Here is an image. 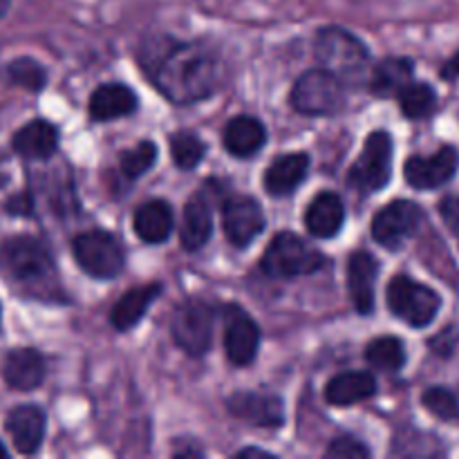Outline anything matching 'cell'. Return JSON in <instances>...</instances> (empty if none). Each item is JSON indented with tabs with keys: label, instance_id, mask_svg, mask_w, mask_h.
Here are the masks:
<instances>
[{
	"label": "cell",
	"instance_id": "5b68a950",
	"mask_svg": "<svg viewBox=\"0 0 459 459\" xmlns=\"http://www.w3.org/2000/svg\"><path fill=\"white\" fill-rule=\"evenodd\" d=\"M385 299H388L390 312L411 327L430 325L442 307V299L437 291L421 285L415 278L403 276V273L390 281Z\"/></svg>",
	"mask_w": 459,
	"mask_h": 459
},
{
	"label": "cell",
	"instance_id": "ba28073f",
	"mask_svg": "<svg viewBox=\"0 0 459 459\" xmlns=\"http://www.w3.org/2000/svg\"><path fill=\"white\" fill-rule=\"evenodd\" d=\"M72 254L88 276L99 281L117 278L126 267L124 251L115 236L106 231H85L72 240Z\"/></svg>",
	"mask_w": 459,
	"mask_h": 459
},
{
	"label": "cell",
	"instance_id": "6da1fadb",
	"mask_svg": "<svg viewBox=\"0 0 459 459\" xmlns=\"http://www.w3.org/2000/svg\"><path fill=\"white\" fill-rule=\"evenodd\" d=\"M139 63L152 85L178 106L211 97L220 88L224 74L213 49L164 34L143 40Z\"/></svg>",
	"mask_w": 459,
	"mask_h": 459
},
{
	"label": "cell",
	"instance_id": "d6a6232c",
	"mask_svg": "<svg viewBox=\"0 0 459 459\" xmlns=\"http://www.w3.org/2000/svg\"><path fill=\"white\" fill-rule=\"evenodd\" d=\"M421 402H424L426 411L433 412L437 420H444V421L459 420V399L455 397V393H451L448 388L433 385V388H429L424 394H421Z\"/></svg>",
	"mask_w": 459,
	"mask_h": 459
},
{
	"label": "cell",
	"instance_id": "484cf974",
	"mask_svg": "<svg viewBox=\"0 0 459 459\" xmlns=\"http://www.w3.org/2000/svg\"><path fill=\"white\" fill-rule=\"evenodd\" d=\"M160 294H161V285H157V282H152V285L134 287V290L126 291V294L117 300V305L110 312L112 325H115L119 332H126L130 330V327H134L143 316H146L148 307L155 303V299Z\"/></svg>",
	"mask_w": 459,
	"mask_h": 459
},
{
	"label": "cell",
	"instance_id": "7c38bea8",
	"mask_svg": "<svg viewBox=\"0 0 459 459\" xmlns=\"http://www.w3.org/2000/svg\"><path fill=\"white\" fill-rule=\"evenodd\" d=\"M459 155L453 146H444L433 157H411L403 166L406 182L417 191H433L451 182L457 173Z\"/></svg>",
	"mask_w": 459,
	"mask_h": 459
},
{
	"label": "cell",
	"instance_id": "8fae6325",
	"mask_svg": "<svg viewBox=\"0 0 459 459\" xmlns=\"http://www.w3.org/2000/svg\"><path fill=\"white\" fill-rule=\"evenodd\" d=\"M224 233L238 249L251 245L264 231V213L258 202L249 195H231L222 204Z\"/></svg>",
	"mask_w": 459,
	"mask_h": 459
},
{
	"label": "cell",
	"instance_id": "74e56055",
	"mask_svg": "<svg viewBox=\"0 0 459 459\" xmlns=\"http://www.w3.org/2000/svg\"><path fill=\"white\" fill-rule=\"evenodd\" d=\"M238 457H273L272 453L263 451V448H242L240 453H238Z\"/></svg>",
	"mask_w": 459,
	"mask_h": 459
},
{
	"label": "cell",
	"instance_id": "5bb4252c",
	"mask_svg": "<svg viewBox=\"0 0 459 459\" xmlns=\"http://www.w3.org/2000/svg\"><path fill=\"white\" fill-rule=\"evenodd\" d=\"M227 408L236 420L260 429H278L285 421V403L269 393H236L227 399Z\"/></svg>",
	"mask_w": 459,
	"mask_h": 459
},
{
	"label": "cell",
	"instance_id": "ffe728a7",
	"mask_svg": "<svg viewBox=\"0 0 459 459\" xmlns=\"http://www.w3.org/2000/svg\"><path fill=\"white\" fill-rule=\"evenodd\" d=\"M137 94L124 83L99 85L90 97V117L94 121H115L137 110Z\"/></svg>",
	"mask_w": 459,
	"mask_h": 459
},
{
	"label": "cell",
	"instance_id": "f1b7e54d",
	"mask_svg": "<svg viewBox=\"0 0 459 459\" xmlns=\"http://www.w3.org/2000/svg\"><path fill=\"white\" fill-rule=\"evenodd\" d=\"M397 97L402 112L408 119L429 117L435 110V106H437V94H435V90L429 83H412L411 81L406 88H402Z\"/></svg>",
	"mask_w": 459,
	"mask_h": 459
},
{
	"label": "cell",
	"instance_id": "ab89813d",
	"mask_svg": "<svg viewBox=\"0 0 459 459\" xmlns=\"http://www.w3.org/2000/svg\"><path fill=\"white\" fill-rule=\"evenodd\" d=\"M7 457V448L3 446V442H0V459H4Z\"/></svg>",
	"mask_w": 459,
	"mask_h": 459
},
{
	"label": "cell",
	"instance_id": "e0dca14e",
	"mask_svg": "<svg viewBox=\"0 0 459 459\" xmlns=\"http://www.w3.org/2000/svg\"><path fill=\"white\" fill-rule=\"evenodd\" d=\"M3 379L12 390L30 393L45 381V359L34 348H16L4 357Z\"/></svg>",
	"mask_w": 459,
	"mask_h": 459
},
{
	"label": "cell",
	"instance_id": "8d00e7d4",
	"mask_svg": "<svg viewBox=\"0 0 459 459\" xmlns=\"http://www.w3.org/2000/svg\"><path fill=\"white\" fill-rule=\"evenodd\" d=\"M442 76H444V79H448V81L459 79V52L455 54V56L448 58V61L444 63Z\"/></svg>",
	"mask_w": 459,
	"mask_h": 459
},
{
	"label": "cell",
	"instance_id": "d4e9b609",
	"mask_svg": "<svg viewBox=\"0 0 459 459\" xmlns=\"http://www.w3.org/2000/svg\"><path fill=\"white\" fill-rule=\"evenodd\" d=\"M58 148V130L43 119L30 121L13 134V151L27 160H49Z\"/></svg>",
	"mask_w": 459,
	"mask_h": 459
},
{
	"label": "cell",
	"instance_id": "7402d4cb",
	"mask_svg": "<svg viewBox=\"0 0 459 459\" xmlns=\"http://www.w3.org/2000/svg\"><path fill=\"white\" fill-rule=\"evenodd\" d=\"M133 227L134 233H137L143 242H148V245H161V242L169 240V236L173 233V209H170L169 202L164 200L146 202V204L139 206L137 213H134Z\"/></svg>",
	"mask_w": 459,
	"mask_h": 459
},
{
	"label": "cell",
	"instance_id": "ac0fdd59",
	"mask_svg": "<svg viewBox=\"0 0 459 459\" xmlns=\"http://www.w3.org/2000/svg\"><path fill=\"white\" fill-rule=\"evenodd\" d=\"M309 170V155L307 152H290L281 155L269 164L264 170V188L269 195L285 197L291 195L300 184L305 182Z\"/></svg>",
	"mask_w": 459,
	"mask_h": 459
},
{
	"label": "cell",
	"instance_id": "f546056e",
	"mask_svg": "<svg viewBox=\"0 0 459 459\" xmlns=\"http://www.w3.org/2000/svg\"><path fill=\"white\" fill-rule=\"evenodd\" d=\"M206 143L191 130H179L170 137V155L182 170H191L204 160Z\"/></svg>",
	"mask_w": 459,
	"mask_h": 459
},
{
	"label": "cell",
	"instance_id": "4fadbf2b",
	"mask_svg": "<svg viewBox=\"0 0 459 459\" xmlns=\"http://www.w3.org/2000/svg\"><path fill=\"white\" fill-rule=\"evenodd\" d=\"M227 330H224V350L233 366H249L260 348V330L254 318L238 305H227Z\"/></svg>",
	"mask_w": 459,
	"mask_h": 459
},
{
	"label": "cell",
	"instance_id": "7a4b0ae2",
	"mask_svg": "<svg viewBox=\"0 0 459 459\" xmlns=\"http://www.w3.org/2000/svg\"><path fill=\"white\" fill-rule=\"evenodd\" d=\"M318 63L343 85H361L370 81L372 58L361 39L343 27H323L314 43Z\"/></svg>",
	"mask_w": 459,
	"mask_h": 459
},
{
	"label": "cell",
	"instance_id": "277c9868",
	"mask_svg": "<svg viewBox=\"0 0 459 459\" xmlns=\"http://www.w3.org/2000/svg\"><path fill=\"white\" fill-rule=\"evenodd\" d=\"M323 264H325V258H323L321 251H316L307 240L291 231L273 236L263 260H260V267L267 276L285 278V281L316 273Z\"/></svg>",
	"mask_w": 459,
	"mask_h": 459
},
{
	"label": "cell",
	"instance_id": "d590c367",
	"mask_svg": "<svg viewBox=\"0 0 459 459\" xmlns=\"http://www.w3.org/2000/svg\"><path fill=\"white\" fill-rule=\"evenodd\" d=\"M31 209H34V202L30 193H21L7 202V211L12 215H31Z\"/></svg>",
	"mask_w": 459,
	"mask_h": 459
},
{
	"label": "cell",
	"instance_id": "cb8c5ba5",
	"mask_svg": "<svg viewBox=\"0 0 459 459\" xmlns=\"http://www.w3.org/2000/svg\"><path fill=\"white\" fill-rule=\"evenodd\" d=\"M267 143V130L255 117L240 115L231 119L224 128V148L233 157H254Z\"/></svg>",
	"mask_w": 459,
	"mask_h": 459
},
{
	"label": "cell",
	"instance_id": "e575fe53",
	"mask_svg": "<svg viewBox=\"0 0 459 459\" xmlns=\"http://www.w3.org/2000/svg\"><path fill=\"white\" fill-rule=\"evenodd\" d=\"M439 215H442L448 231H451L459 240V197L457 195L444 197V200L439 202Z\"/></svg>",
	"mask_w": 459,
	"mask_h": 459
},
{
	"label": "cell",
	"instance_id": "d6986e66",
	"mask_svg": "<svg viewBox=\"0 0 459 459\" xmlns=\"http://www.w3.org/2000/svg\"><path fill=\"white\" fill-rule=\"evenodd\" d=\"M213 233V215H211V202L206 193H195L184 204L182 227H179V240L186 251H197L209 242Z\"/></svg>",
	"mask_w": 459,
	"mask_h": 459
},
{
	"label": "cell",
	"instance_id": "836d02e7",
	"mask_svg": "<svg viewBox=\"0 0 459 459\" xmlns=\"http://www.w3.org/2000/svg\"><path fill=\"white\" fill-rule=\"evenodd\" d=\"M325 457L330 459H366L370 457V448L354 437H339L327 446Z\"/></svg>",
	"mask_w": 459,
	"mask_h": 459
},
{
	"label": "cell",
	"instance_id": "9c48e42d",
	"mask_svg": "<svg viewBox=\"0 0 459 459\" xmlns=\"http://www.w3.org/2000/svg\"><path fill=\"white\" fill-rule=\"evenodd\" d=\"M215 314L209 303L191 299L175 309L170 318V334L173 341L188 357H204L213 341Z\"/></svg>",
	"mask_w": 459,
	"mask_h": 459
},
{
	"label": "cell",
	"instance_id": "8992f818",
	"mask_svg": "<svg viewBox=\"0 0 459 459\" xmlns=\"http://www.w3.org/2000/svg\"><path fill=\"white\" fill-rule=\"evenodd\" d=\"M345 103L343 83L325 67L307 70L291 90V106L309 117L336 115Z\"/></svg>",
	"mask_w": 459,
	"mask_h": 459
},
{
	"label": "cell",
	"instance_id": "4316f807",
	"mask_svg": "<svg viewBox=\"0 0 459 459\" xmlns=\"http://www.w3.org/2000/svg\"><path fill=\"white\" fill-rule=\"evenodd\" d=\"M412 72H415V63L411 58L388 56L372 67L368 83H370L372 92L379 94V97H393V94H399L402 88L411 83Z\"/></svg>",
	"mask_w": 459,
	"mask_h": 459
},
{
	"label": "cell",
	"instance_id": "4dcf8cb0",
	"mask_svg": "<svg viewBox=\"0 0 459 459\" xmlns=\"http://www.w3.org/2000/svg\"><path fill=\"white\" fill-rule=\"evenodd\" d=\"M7 74L12 83L31 90V92H39L48 83V72H45V67L30 56L13 58L7 65Z\"/></svg>",
	"mask_w": 459,
	"mask_h": 459
},
{
	"label": "cell",
	"instance_id": "3957f363",
	"mask_svg": "<svg viewBox=\"0 0 459 459\" xmlns=\"http://www.w3.org/2000/svg\"><path fill=\"white\" fill-rule=\"evenodd\" d=\"M0 272L9 281L36 287L52 278L54 260L40 240L31 236H16L0 245Z\"/></svg>",
	"mask_w": 459,
	"mask_h": 459
},
{
	"label": "cell",
	"instance_id": "83f0119b",
	"mask_svg": "<svg viewBox=\"0 0 459 459\" xmlns=\"http://www.w3.org/2000/svg\"><path fill=\"white\" fill-rule=\"evenodd\" d=\"M366 361L370 363L375 370L381 372H397L402 370L406 363V348L394 336H381V339L372 341L366 348Z\"/></svg>",
	"mask_w": 459,
	"mask_h": 459
},
{
	"label": "cell",
	"instance_id": "44dd1931",
	"mask_svg": "<svg viewBox=\"0 0 459 459\" xmlns=\"http://www.w3.org/2000/svg\"><path fill=\"white\" fill-rule=\"evenodd\" d=\"M345 206L336 193H321L314 197L305 213V227L316 238H334L343 229Z\"/></svg>",
	"mask_w": 459,
	"mask_h": 459
},
{
	"label": "cell",
	"instance_id": "f35d334b",
	"mask_svg": "<svg viewBox=\"0 0 459 459\" xmlns=\"http://www.w3.org/2000/svg\"><path fill=\"white\" fill-rule=\"evenodd\" d=\"M9 9V0H0V16H4Z\"/></svg>",
	"mask_w": 459,
	"mask_h": 459
},
{
	"label": "cell",
	"instance_id": "9a60e30c",
	"mask_svg": "<svg viewBox=\"0 0 459 459\" xmlns=\"http://www.w3.org/2000/svg\"><path fill=\"white\" fill-rule=\"evenodd\" d=\"M379 276V263L368 251H357L348 260V290L354 309L363 316L375 309V287Z\"/></svg>",
	"mask_w": 459,
	"mask_h": 459
},
{
	"label": "cell",
	"instance_id": "30bf717a",
	"mask_svg": "<svg viewBox=\"0 0 459 459\" xmlns=\"http://www.w3.org/2000/svg\"><path fill=\"white\" fill-rule=\"evenodd\" d=\"M420 206L408 200H394L385 204L372 220V238L379 242L384 249H402L403 242L411 240L421 227Z\"/></svg>",
	"mask_w": 459,
	"mask_h": 459
},
{
	"label": "cell",
	"instance_id": "1f68e13d",
	"mask_svg": "<svg viewBox=\"0 0 459 459\" xmlns=\"http://www.w3.org/2000/svg\"><path fill=\"white\" fill-rule=\"evenodd\" d=\"M157 161V146L152 142L137 143L130 151L121 152V170L128 179L142 178L146 170H151Z\"/></svg>",
	"mask_w": 459,
	"mask_h": 459
},
{
	"label": "cell",
	"instance_id": "2e32d148",
	"mask_svg": "<svg viewBox=\"0 0 459 459\" xmlns=\"http://www.w3.org/2000/svg\"><path fill=\"white\" fill-rule=\"evenodd\" d=\"M4 429L12 435V442L22 455H34L45 437V412L34 403L16 406L4 420Z\"/></svg>",
	"mask_w": 459,
	"mask_h": 459
},
{
	"label": "cell",
	"instance_id": "52a82bcc",
	"mask_svg": "<svg viewBox=\"0 0 459 459\" xmlns=\"http://www.w3.org/2000/svg\"><path fill=\"white\" fill-rule=\"evenodd\" d=\"M393 178V139L385 130L368 134L363 151L350 169V184L361 193H379Z\"/></svg>",
	"mask_w": 459,
	"mask_h": 459
},
{
	"label": "cell",
	"instance_id": "603a6c76",
	"mask_svg": "<svg viewBox=\"0 0 459 459\" xmlns=\"http://www.w3.org/2000/svg\"><path fill=\"white\" fill-rule=\"evenodd\" d=\"M377 379L370 372H343L336 375L325 388V402L336 408H348L375 397Z\"/></svg>",
	"mask_w": 459,
	"mask_h": 459
}]
</instances>
